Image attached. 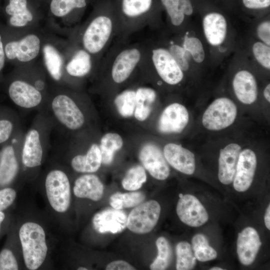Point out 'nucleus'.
I'll return each instance as SVG.
<instances>
[{
    "label": "nucleus",
    "mask_w": 270,
    "mask_h": 270,
    "mask_svg": "<svg viewBox=\"0 0 270 270\" xmlns=\"http://www.w3.org/2000/svg\"><path fill=\"white\" fill-rule=\"evenodd\" d=\"M197 20L207 45L212 68L236 50L240 31L234 16L214 0H197Z\"/></svg>",
    "instance_id": "obj_1"
},
{
    "label": "nucleus",
    "mask_w": 270,
    "mask_h": 270,
    "mask_svg": "<svg viewBox=\"0 0 270 270\" xmlns=\"http://www.w3.org/2000/svg\"><path fill=\"white\" fill-rule=\"evenodd\" d=\"M117 22L116 38L127 39L146 28L155 32L165 27L158 0H113Z\"/></svg>",
    "instance_id": "obj_2"
},
{
    "label": "nucleus",
    "mask_w": 270,
    "mask_h": 270,
    "mask_svg": "<svg viewBox=\"0 0 270 270\" xmlns=\"http://www.w3.org/2000/svg\"><path fill=\"white\" fill-rule=\"evenodd\" d=\"M144 46V40L116 38L100 60L102 71L115 85L123 84L140 70Z\"/></svg>",
    "instance_id": "obj_3"
},
{
    "label": "nucleus",
    "mask_w": 270,
    "mask_h": 270,
    "mask_svg": "<svg viewBox=\"0 0 270 270\" xmlns=\"http://www.w3.org/2000/svg\"><path fill=\"white\" fill-rule=\"evenodd\" d=\"M113 0H98L96 12L84 30L83 48L100 61L117 34Z\"/></svg>",
    "instance_id": "obj_4"
},
{
    "label": "nucleus",
    "mask_w": 270,
    "mask_h": 270,
    "mask_svg": "<svg viewBox=\"0 0 270 270\" xmlns=\"http://www.w3.org/2000/svg\"><path fill=\"white\" fill-rule=\"evenodd\" d=\"M144 50L140 70L152 72L162 84L176 88L187 80L170 52L156 34L144 40Z\"/></svg>",
    "instance_id": "obj_5"
},
{
    "label": "nucleus",
    "mask_w": 270,
    "mask_h": 270,
    "mask_svg": "<svg viewBox=\"0 0 270 270\" xmlns=\"http://www.w3.org/2000/svg\"><path fill=\"white\" fill-rule=\"evenodd\" d=\"M230 58L228 71L232 92L240 102L251 105L258 97V74L238 48Z\"/></svg>",
    "instance_id": "obj_6"
},
{
    "label": "nucleus",
    "mask_w": 270,
    "mask_h": 270,
    "mask_svg": "<svg viewBox=\"0 0 270 270\" xmlns=\"http://www.w3.org/2000/svg\"><path fill=\"white\" fill-rule=\"evenodd\" d=\"M19 238L26 267L38 269L44 262L48 250L43 228L35 222H26L20 228Z\"/></svg>",
    "instance_id": "obj_7"
},
{
    "label": "nucleus",
    "mask_w": 270,
    "mask_h": 270,
    "mask_svg": "<svg viewBox=\"0 0 270 270\" xmlns=\"http://www.w3.org/2000/svg\"><path fill=\"white\" fill-rule=\"evenodd\" d=\"M175 34L200 74L211 68L210 54L196 18Z\"/></svg>",
    "instance_id": "obj_8"
},
{
    "label": "nucleus",
    "mask_w": 270,
    "mask_h": 270,
    "mask_svg": "<svg viewBox=\"0 0 270 270\" xmlns=\"http://www.w3.org/2000/svg\"><path fill=\"white\" fill-rule=\"evenodd\" d=\"M238 108L227 96L216 98L205 110L202 118L204 127L210 131H219L231 126L236 121Z\"/></svg>",
    "instance_id": "obj_9"
},
{
    "label": "nucleus",
    "mask_w": 270,
    "mask_h": 270,
    "mask_svg": "<svg viewBox=\"0 0 270 270\" xmlns=\"http://www.w3.org/2000/svg\"><path fill=\"white\" fill-rule=\"evenodd\" d=\"M166 16L164 29L176 34L197 16V0H158Z\"/></svg>",
    "instance_id": "obj_10"
},
{
    "label": "nucleus",
    "mask_w": 270,
    "mask_h": 270,
    "mask_svg": "<svg viewBox=\"0 0 270 270\" xmlns=\"http://www.w3.org/2000/svg\"><path fill=\"white\" fill-rule=\"evenodd\" d=\"M45 188L52 208L58 212H66L71 200L70 186L67 175L59 170H51L46 178Z\"/></svg>",
    "instance_id": "obj_11"
},
{
    "label": "nucleus",
    "mask_w": 270,
    "mask_h": 270,
    "mask_svg": "<svg viewBox=\"0 0 270 270\" xmlns=\"http://www.w3.org/2000/svg\"><path fill=\"white\" fill-rule=\"evenodd\" d=\"M238 48L244 52L258 75H269L270 46L243 32L240 33Z\"/></svg>",
    "instance_id": "obj_12"
},
{
    "label": "nucleus",
    "mask_w": 270,
    "mask_h": 270,
    "mask_svg": "<svg viewBox=\"0 0 270 270\" xmlns=\"http://www.w3.org/2000/svg\"><path fill=\"white\" fill-rule=\"evenodd\" d=\"M161 208L159 203L150 200L135 206L128 216L126 227L137 234L150 232L158 220Z\"/></svg>",
    "instance_id": "obj_13"
},
{
    "label": "nucleus",
    "mask_w": 270,
    "mask_h": 270,
    "mask_svg": "<svg viewBox=\"0 0 270 270\" xmlns=\"http://www.w3.org/2000/svg\"><path fill=\"white\" fill-rule=\"evenodd\" d=\"M52 108L58 120L70 130L79 129L84 122V114L76 102L66 95L56 96L52 101Z\"/></svg>",
    "instance_id": "obj_14"
},
{
    "label": "nucleus",
    "mask_w": 270,
    "mask_h": 270,
    "mask_svg": "<svg viewBox=\"0 0 270 270\" xmlns=\"http://www.w3.org/2000/svg\"><path fill=\"white\" fill-rule=\"evenodd\" d=\"M176 214L180 220L191 227H199L207 222L208 215L206 208L194 196H181L178 202Z\"/></svg>",
    "instance_id": "obj_15"
},
{
    "label": "nucleus",
    "mask_w": 270,
    "mask_h": 270,
    "mask_svg": "<svg viewBox=\"0 0 270 270\" xmlns=\"http://www.w3.org/2000/svg\"><path fill=\"white\" fill-rule=\"evenodd\" d=\"M256 166L257 158L255 152L250 148L242 149L232 181L236 190L244 192L249 188L254 178Z\"/></svg>",
    "instance_id": "obj_16"
},
{
    "label": "nucleus",
    "mask_w": 270,
    "mask_h": 270,
    "mask_svg": "<svg viewBox=\"0 0 270 270\" xmlns=\"http://www.w3.org/2000/svg\"><path fill=\"white\" fill-rule=\"evenodd\" d=\"M139 159L144 168L154 178L158 180L166 179L170 174V169L163 152L156 144H145L139 152Z\"/></svg>",
    "instance_id": "obj_17"
},
{
    "label": "nucleus",
    "mask_w": 270,
    "mask_h": 270,
    "mask_svg": "<svg viewBox=\"0 0 270 270\" xmlns=\"http://www.w3.org/2000/svg\"><path fill=\"white\" fill-rule=\"evenodd\" d=\"M189 113L182 104L174 102L168 104L162 111L158 122V129L164 134H178L187 126Z\"/></svg>",
    "instance_id": "obj_18"
},
{
    "label": "nucleus",
    "mask_w": 270,
    "mask_h": 270,
    "mask_svg": "<svg viewBox=\"0 0 270 270\" xmlns=\"http://www.w3.org/2000/svg\"><path fill=\"white\" fill-rule=\"evenodd\" d=\"M4 46L6 59L28 62L38 55L40 40L36 35L29 34L18 40H8Z\"/></svg>",
    "instance_id": "obj_19"
},
{
    "label": "nucleus",
    "mask_w": 270,
    "mask_h": 270,
    "mask_svg": "<svg viewBox=\"0 0 270 270\" xmlns=\"http://www.w3.org/2000/svg\"><path fill=\"white\" fill-rule=\"evenodd\" d=\"M163 154L168 163L178 171L187 175L194 173L195 156L188 149L180 144L169 143L164 146Z\"/></svg>",
    "instance_id": "obj_20"
},
{
    "label": "nucleus",
    "mask_w": 270,
    "mask_h": 270,
    "mask_svg": "<svg viewBox=\"0 0 270 270\" xmlns=\"http://www.w3.org/2000/svg\"><path fill=\"white\" fill-rule=\"evenodd\" d=\"M128 216L121 210L115 208L105 209L96 213L92 220L94 230L99 233L117 234L126 227Z\"/></svg>",
    "instance_id": "obj_21"
},
{
    "label": "nucleus",
    "mask_w": 270,
    "mask_h": 270,
    "mask_svg": "<svg viewBox=\"0 0 270 270\" xmlns=\"http://www.w3.org/2000/svg\"><path fill=\"white\" fill-rule=\"evenodd\" d=\"M262 246L259 234L252 227H246L238 234L236 251L240 262L244 266L255 260Z\"/></svg>",
    "instance_id": "obj_22"
},
{
    "label": "nucleus",
    "mask_w": 270,
    "mask_h": 270,
    "mask_svg": "<svg viewBox=\"0 0 270 270\" xmlns=\"http://www.w3.org/2000/svg\"><path fill=\"white\" fill-rule=\"evenodd\" d=\"M8 92L11 100L17 106L26 108L38 106L42 96L34 86L21 80H14L8 88Z\"/></svg>",
    "instance_id": "obj_23"
},
{
    "label": "nucleus",
    "mask_w": 270,
    "mask_h": 270,
    "mask_svg": "<svg viewBox=\"0 0 270 270\" xmlns=\"http://www.w3.org/2000/svg\"><path fill=\"white\" fill-rule=\"evenodd\" d=\"M240 145L231 142L225 146L220 152L218 157V180L222 184H231L234 176Z\"/></svg>",
    "instance_id": "obj_24"
},
{
    "label": "nucleus",
    "mask_w": 270,
    "mask_h": 270,
    "mask_svg": "<svg viewBox=\"0 0 270 270\" xmlns=\"http://www.w3.org/2000/svg\"><path fill=\"white\" fill-rule=\"evenodd\" d=\"M233 16L246 22L270 14V0H234Z\"/></svg>",
    "instance_id": "obj_25"
},
{
    "label": "nucleus",
    "mask_w": 270,
    "mask_h": 270,
    "mask_svg": "<svg viewBox=\"0 0 270 270\" xmlns=\"http://www.w3.org/2000/svg\"><path fill=\"white\" fill-rule=\"evenodd\" d=\"M104 186L96 175L86 174L78 178L73 188L74 194L78 198L98 201L102 197Z\"/></svg>",
    "instance_id": "obj_26"
},
{
    "label": "nucleus",
    "mask_w": 270,
    "mask_h": 270,
    "mask_svg": "<svg viewBox=\"0 0 270 270\" xmlns=\"http://www.w3.org/2000/svg\"><path fill=\"white\" fill-rule=\"evenodd\" d=\"M43 151L40 134L35 129L29 130L25 138L22 151V162L28 168H34L40 165Z\"/></svg>",
    "instance_id": "obj_27"
},
{
    "label": "nucleus",
    "mask_w": 270,
    "mask_h": 270,
    "mask_svg": "<svg viewBox=\"0 0 270 270\" xmlns=\"http://www.w3.org/2000/svg\"><path fill=\"white\" fill-rule=\"evenodd\" d=\"M102 164L99 146L92 144L84 155H77L71 161L72 168L77 172L92 173L96 172Z\"/></svg>",
    "instance_id": "obj_28"
},
{
    "label": "nucleus",
    "mask_w": 270,
    "mask_h": 270,
    "mask_svg": "<svg viewBox=\"0 0 270 270\" xmlns=\"http://www.w3.org/2000/svg\"><path fill=\"white\" fill-rule=\"evenodd\" d=\"M18 166L12 144H6L0 154V185L10 184L16 176Z\"/></svg>",
    "instance_id": "obj_29"
},
{
    "label": "nucleus",
    "mask_w": 270,
    "mask_h": 270,
    "mask_svg": "<svg viewBox=\"0 0 270 270\" xmlns=\"http://www.w3.org/2000/svg\"><path fill=\"white\" fill-rule=\"evenodd\" d=\"M157 96L156 90L150 87L139 86L136 90V106L134 114L137 120L142 122L147 119Z\"/></svg>",
    "instance_id": "obj_30"
},
{
    "label": "nucleus",
    "mask_w": 270,
    "mask_h": 270,
    "mask_svg": "<svg viewBox=\"0 0 270 270\" xmlns=\"http://www.w3.org/2000/svg\"><path fill=\"white\" fill-rule=\"evenodd\" d=\"M4 12L8 16L9 24L14 27H22L33 19L32 12L27 8L26 0H8Z\"/></svg>",
    "instance_id": "obj_31"
},
{
    "label": "nucleus",
    "mask_w": 270,
    "mask_h": 270,
    "mask_svg": "<svg viewBox=\"0 0 270 270\" xmlns=\"http://www.w3.org/2000/svg\"><path fill=\"white\" fill-rule=\"evenodd\" d=\"M94 58L84 48L78 50L66 64V70L70 76L84 77L92 71Z\"/></svg>",
    "instance_id": "obj_32"
},
{
    "label": "nucleus",
    "mask_w": 270,
    "mask_h": 270,
    "mask_svg": "<svg viewBox=\"0 0 270 270\" xmlns=\"http://www.w3.org/2000/svg\"><path fill=\"white\" fill-rule=\"evenodd\" d=\"M244 23V32L270 46V14Z\"/></svg>",
    "instance_id": "obj_33"
},
{
    "label": "nucleus",
    "mask_w": 270,
    "mask_h": 270,
    "mask_svg": "<svg viewBox=\"0 0 270 270\" xmlns=\"http://www.w3.org/2000/svg\"><path fill=\"white\" fill-rule=\"evenodd\" d=\"M124 141L121 136L116 133L105 134L101 138L99 146L102 154V164H110L114 153L123 146Z\"/></svg>",
    "instance_id": "obj_34"
},
{
    "label": "nucleus",
    "mask_w": 270,
    "mask_h": 270,
    "mask_svg": "<svg viewBox=\"0 0 270 270\" xmlns=\"http://www.w3.org/2000/svg\"><path fill=\"white\" fill-rule=\"evenodd\" d=\"M43 53L46 66L51 76L56 80H59L62 74V59L52 45L47 44L43 48Z\"/></svg>",
    "instance_id": "obj_35"
},
{
    "label": "nucleus",
    "mask_w": 270,
    "mask_h": 270,
    "mask_svg": "<svg viewBox=\"0 0 270 270\" xmlns=\"http://www.w3.org/2000/svg\"><path fill=\"white\" fill-rule=\"evenodd\" d=\"M144 194L140 192L126 193L116 192L110 196V204L116 210L135 207L145 199Z\"/></svg>",
    "instance_id": "obj_36"
},
{
    "label": "nucleus",
    "mask_w": 270,
    "mask_h": 270,
    "mask_svg": "<svg viewBox=\"0 0 270 270\" xmlns=\"http://www.w3.org/2000/svg\"><path fill=\"white\" fill-rule=\"evenodd\" d=\"M192 250L197 260L204 262L214 260L217 257L216 250L209 245L204 234H198L192 240Z\"/></svg>",
    "instance_id": "obj_37"
},
{
    "label": "nucleus",
    "mask_w": 270,
    "mask_h": 270,
    "mask_svg": "<svg viewBox=\"0 0 270 270\" xmlns=\"http://www.w3.org/2000/svg\"><path fill=\"white\" fill-rule=\"evenodd\" d=\"M114 103L122 116H132L136 106V90L128 88L118 94L114 98Z\"/></svg>",
    "instance_id": "obj_38"
},
{
    "label": "nucleus",
    "mask_w": 270,
    "mask_h": 270,
    "mask_svg": "<svg viewBox=\"0 0 270 270\" xmlns=\"http://www.w3.org/2000/svg\"><path fill=\"white\" fill-rule=\"evenodd\" d=\"M176 254L177 270H192L196 266V259L188 242H178L176 246Z\"/></svg>",
    "instance_id": "obj_39"
},
{
    "label": "nucleus",
    "mask_w": 270,
    "mask_h": 270,
    "mask_svg": "<svg viewBox=\"0 0 270 270\" xmlns=\"http://www.w3.org/2000/svg\"><path fill=\"white\" fill-rule=\"evenodd\" d=\"M146 174L144 167L137 165L130 168L122 181L123 188L134 191L140 188L146 181Z\"/></svg>",
    "instance_id": "obj_40"
},
{
    "label": "nucleus",
    "mask_w": 270,
    "mask_h": 270,
    "mask_svg": "<svg viewBox=\"0 0 270 270\" xmlns=\"http://www.w3.org/2000/svg\"><path fill=\"white\" fill-rule=\"evenodd\" d=\"M158 254L150 265L152 270H164L168 266L171 257L172 250L168 240L164 236L159 237L156 242Z\"/></svg>",
    "instance_id": "obj_41"
},
{
    "label": "nucleus",
    "mask_w": 270,
    "mask_h": 270,
    "mask_svg": "<svg viewBox=\"0 0 270 270\" xmlns=\"http://www.w3.org/2000/svg\"><path fill=\"white\" fill-rule=\"evenodd\" d=\"M87 4L88 0H52L50 9L54 16L62 17L74 10L84 8Z\"/></svg>",
    "instance_id": "obj_42"
},
{
    "label": "nucleus",
    "mask_w": 270,
    "mask_h": 270,
    "mask_svg": "<svg viewBox=\"0 0 270 270\" xmlns=\"http://www.w3.org/2000/svg\"><path fill=\"white\" fill-rule=\"evenodd\" d=\"M18 266L12 252L3 249L0 252V270H17Z\"/></svg>",
    "instance_id": "obj_43"
},
{
    "label": "nucleus",
    "mask_w": 270,
    "mask_h": 270,
    "mask_svg": "<svg viewBox=\"0 0 270 270\" xmlns=\"http://www.w3.org/2000/svg\"><path fill=\"white\" fill-rule=\"evenodd\" d=\"M14 130V124L12 120L5 116H0V144L8 140Z\"/></svg>",
    "instance_id": "obj_44"
},
{
    "label": "nucleus",
    "mask_w": 270,
    "mask_h": 270,
    "mask_svg": "<svg viewBox=\"0 0 270 270\" xmlns=\"http://www.w3.org/2000/svg\"><path fill=\"white\" fill-rule=\"evenodd\" d=\"M16 193L12 188L0 190V211L6 210L14 202Z\"/></svg>",
    "instance_id": "obj_45"
},
{
    "label": "nucleus",
    "mask_w": 270,
    "mask_h": 270,
    "mask_svg": "<svg viewBox=\"0 0 270 270\" xmlns=\"http://www.w3.org/2000/svg\"><path fill=\"white\" fill-rule=\"evenodd\" d=\"M106 270H134L136 268L128 262L122 260H114L109 263L106 266Z\"/></svg>",
    "instance_id": "obj_46"
},
{
    "label": "nucleus",
    "mask_w": 270,
    "mask_h": 270,
    "mask_svg": "<svg viewBox=\"0 0 270 270\" xmlns=\"http://www.w3.org/2000/svg\"><path fill=\"white\" fill-rule=\"evenodd\" d=\"M218 4L225 8L232 15L234 13V0H214Z\"/></svg>",
    "instance_id": "obj_47"
},
{
    "label": "nucleus",
    "mask_w": 270,
    "mask_h": 270,
    "mask_svg": "<svg viewBox=\"0 0 270 270\" xmlns=\"http://www.w3.org/2000/svg\"><path fill=\"white\" fill-rule=\"evenodd\" d=\"M6 60L2 34H0V74L4 66Z\"/></svg>",
    "instance_id": "obj_48"
},
{
    "label": "nucleus",
    "mask_w": 270,
    "mask_h": 270,
    "mask_svg": "<svg viewBox=\"0 0 270 270\" xmlns=\"http://www.w3.org/2000/svg\"><path fill=\"white\" fill-rule=\"evenodd\" d=\"M262 94L265 100L268 103L270 102V84L267 82L263 88Z\"/></svg>",
    "instance_id": "obj_49"
},
{
    "label": "nucleus",
    "mask_w": 270,
    "mask_h": 270,
    "mask_svg": "<svg viewBox=\"0 0 270 270\" xmlns=\"http://www.w3.org/2000/svg\"><path fill=\"white\" fill-rule=\"evenodd\" d=\"M264 221L265 226L266 228L270 230V204H268V208H266L265 214Z\"/></svg>",
    "instance_id": "obj_50"
},
{
    "label": "nucleus",
    "mask_w": 270,
    "mask_h": 270,
    "mask_svg": "<svg viewBox=\"0 0 270 270\" xmlns=\"http://www.w3.org/2000/svg\"><path fill=\"white\" fill-rule=\"evenodd\" d=\"M34 87L38 90H42L44 88V82L41 80L36 82Z\"/></svg>",
    "instance_id": "obj_51"
},
{
    "label": "nucleus",
    "mask_w": 270,
    "mask_h": 270,
    "mask_svg": "<svg viewBox=\"0 0 270 270\" xmlns=\"http://www.w3.org/2000/svg\"><path fill=\"white\" fill-rule=\"evenodd\" d=\"M5 218V214H4L2 212V211H0V228L2 222H3Z\"/></svg>",
    "instance_id": "obj_52"
},
{
    "label": "nucleus",
    "mask_w": 270,
    "mask_h": 270,
    "mask_svg": "<svg viewBox=\"0 0 270 270\" xmlns=\"http://www.w3.org/2000/svg\"><path fill=\"white\" fill-rule=\"evenodd\" d=\"M210 270H223V268H222L220 267L215 266V267H212L210 269Z\"/></svg>",
    "instance_id": "obj_53"
},
{
    "label": "nucleus",
    "mask_w": 270,
    "mask_h": 270,
    "mask_svg": "<svg viewBox=\"0 0 270 270\" xmlns=\"http://www.w3.org/2000/svg\"><path fill=\"white\" fill-rule=\"evenodd\" d=\"M78 270H86L88 268H86L80 266L78 268Z\"/></svg>",
    "instance_id": "obj_54"
}]
</instances>
